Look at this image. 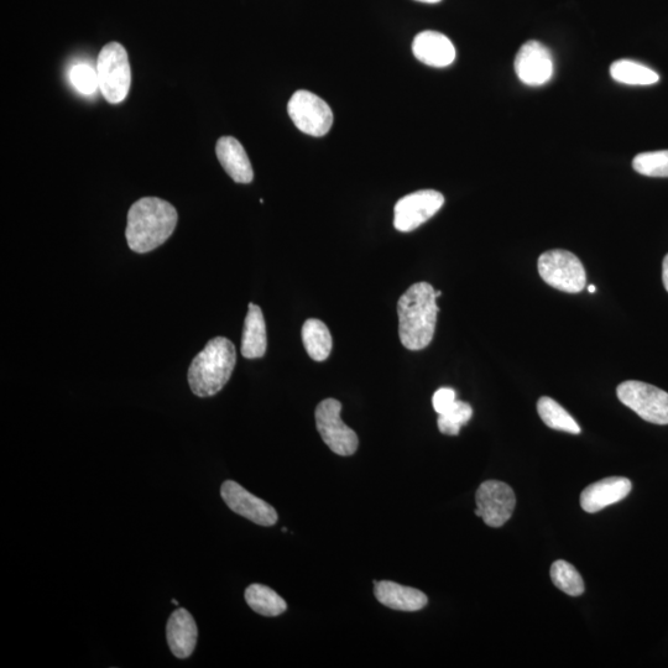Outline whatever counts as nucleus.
Masks as SVG:
<instances>
[{
  "label": "nucleus",
  "mask_w": 668,
  "mask_h": 668,
  "mask_svg": "<svg viewBox=\"0 0 668 668\" xmlns=\"http://www.w3.org/2000/svg\"><path fill=\"white\" fill-rule=\"evenodd\" d=\"M197 625L186 609L172 613L166 626L167 644L177 659H187L193 654L197 644Z\"/></svg>",
  "instance_id": "obj_15"
},
{
  "label": "nucleus",
  "mask_w": 668,
  "mask_h": 668,
  "mask_svg": "<svg viewBox=\"0 0 668 668\" xmlns=\"http://www.w3.org/2000/svg\"><path fill=\"white\" fill-rule=\"evenodd\" d=\"M172 603H174L175 605L179 604V603H177V600H175V599H172Z\"/></svg>",
  "instance_id": "obj_31"
},
{
  "label": "nucleus",
  "mask_w": 668,
  "mask_h": 668,
  "mask_svg": "<svg viewBox=\"0 0 668 668\" xmlns=\"http://www.w3.org/2000/svg\"><path fill=\"white\" fill-rule=\"evenodd\" d=\"M416 2L427 3V4H437L442 2V0H416Z\"/></svg>",
  "instance_id": "obj_29"
},
{
  "label": "nucleus",
  "mask_w": 668,
  "mask_h": 668,
  "mask_svg": "<svg viewBox=\"0 0 668 668\" xmlns=\"http://www.w3.org/2000/svg\"><path fill=\"white\" fill-rule=\"evenodd\" d=\"M302 342L307 354L315 362H325L330 357L333 341L330 330L316 318H310L302 326Z\"/></svg>",
  "instance_id": "obj_19"
},
{
  "label": "nucleus",
  "mask_w": 668,
  "mask_h": 668,
  "mask_svg": "<svg viewBox=\"0 0 668 668\" xmlns=\"http://www.w3.org/2000/svg\"><path fill=\"white\" fill-rule=\"evenodd\" d=\"M515 71L527 86L546 85L555 71L550 50L540 41H527L516 55Z\"/></svg>",
  "instance_id": "obj_12"
},
{
  "label": "nucleus",
  "mask_w": 668,
  "mask_h": 668,
  "mask_svg": "<svg viewBox=\"0 0 668 668\" xmlns=\"http://www.w3.org/2000/svg\"><path fill=\"white\" fill-rule=\"evenodd\" d=\"M374 594L384 607L400 612H419L429 603L426 594L419 589L401 586V584L374 581Z\"/></svg>",
  "instance_id": "obj_16"
},
{
  "label": "nucleus",
  "mask_w": 668,
  "mask_h": 668,
  "mask_svg": "<svg viewBox=\"0 0 668 668\" xmlns=\"http://www.w3.org/2000/svg\"><path fill=\"white\" fill-rule=\"evenodd\" d=\"M99 90L111 104H119L128 97L132 85L127 50L119 43H109L99 52L97 59Z\"/></svg>",
  "instance_id": "obj_4"
},
{
  "label": "nucleus",
  "mask_w": 668,
  "mask_h": 668,
  "mask_svg": "<svg viewBox=\"0 0 668 668\" xmlns=\"http://www.w3.org/2000/svg\"><path fill=\"white\" fill-rule=\"evenodd\" d=\"M287 112L300 132L311 137H323L333 125V112L322 98L309 91H297L292 95Z\"/></svg>",
  "instance_id": "obj_8"
},
{
  "label": "nucleus",
  "mask_w": 668,
  "mask_h": 668,
  "mask_svg": "<svg viewBox=\"0 0 668 668\" xmlns=\"http://www.w3.org/2000/svg\"><path fill=\"white\" fill-rule=\"evenodd\" d=\"M633 489L628 478L610 477L599 480L583 490L581 506L586 513L596 514L598 511L617 504L628 497Z\"/></svg>",
  "instance_id": "obj_13"
},
{
  "label": "nucleus",
  "mask_w": 668,
  "mask_h": 668,
  "mask_svg": "<svg viewBox=\"0 0 668 668\" xmlns=\"http://www.w3.org/2000/svg\"><path fill=\"white\" fill-rule=\"evenodd\" d=\"M537 412L550 429L572 433V435H579L582 431L568 411L549 396H542L537 403Z\"/></svg>",
  "instance_id": "obj_22"
},
{
  "label": "nucleus",
  "mask_w": 668,
  "mask_h": 668,
  "mask_svg": "<svg viewBox=\"0 0 668 668\" xmlns=\"http://www.w3.org/2000/svg\"><path fill=\"white\" fill-rule=\"evenodd\" d=\"M437 295L429 283L411 285L398 302L399 336L403 346L409 351H422L435 336L437 315Z\"/></svg>",
  "instance_id": "obj_1"
},
{
  "label": "nucleus",
  "mask_w": 668,
  "mask_h": 668,
  "mask_svg": "<svg viewBox=\"0 0 668 668\" xmlns=\"http://www.w3.org/2000/svg\"><path fill=\"white\" fill-rule=\"evenodd\" d=\"M70 78L73 87L81 95L91 96L99 88L97 70L87 64H78L72 67Z\"/></svg>",
  "instance_id": "obj_26"
},
{
  "label": "nucleus",
  "mask_w": 668,
  "mask_h": 668,
  "mask_svg": "<svg viewBox=\"0 0 668 668\" xmlns=\"http://www.w3.org/2000/svg\"><path fill=\"white\" fill-rule=\"evenodd\" d=\"M237 352L228 338L216 337L192 360L189 384L198 398L215 396L227 385L236 368Z\"/></svg>",
  "instance_id": "obj_3"
},
{
  "label": "nucleus",
  "mask_w": 668,
  "mask_h": 668,
  "mask_svg": "<svg viewBox=\"0 0 668 668\" xmlns=\"http://www.w3.org/2000/svg\"><path fill=\"white\" fill-rule=\"evenodd\" d=\"M633 167L647 177H668V150L650 151L635 156Z\"/></svg>",
  "instance_id": "obj_25"
},
{
  "label": "nucleus",
  "mask_w": 668,
  "mask_h": 668,
  "mask_svg": "<svg viewBox=\"0 0 668 668\" xmlns=\"http://www.w3.org/2000/svg\"><path fill=\"white\" fill-rule=\"evenodd\" d=\"M216 154L224 170L237 184H250L254 179L252 164L243 145L233 137H222L216 145Z\"/></svg>",
  "instance_id": "obj_17"
},
{
  "label": "nucleus",
  "mask_w": 668,
  "mask_h": 668,
  "mask_svg": "<svg viewBox=\"0 0 668 668\" xmlns=\"http://www.w3.org/2000/svg\"><path fill=\"white\" fill-rule=\"evenodd\" d=\"M445 205V197L435 190L410 193L396 203L394 227L399 232L409 233L422 226Z\"/></svg>",
  "instance_id": "obj_9"
},
{
  "label": "nucleus",
  "mask_w": 668,
  "mask_h": 668,
  "mask_svg": "<svg viewBox=\"0 0 668 668\" xmlns=\"http://www.w3.org/2000/svg\"><path fill=\"white\" fill-rule=\"evenodd\" d=\"M537 268L547 285L567 294H578L587 285L586 269L568 250L555 249L541 254Z\"/></svg>",
  "instance_id": "obj_5"
},
{
  "label": "nucleus",
  "mask_w": 668,
  "mask_h": 668,
  "mask_svg": "<svg viewBox=\"0 0 668 668\" xmlns=\"http://www.w3.org/2000/svg\"><path fill=\"white\" fill-rule=\"evenodd\" d=\"M662 281H664L665 289L668 292V254L664 259V264H662Z\"/></svg>",
  "instance_id": "obj_28"
},
{
  "label": "nucleus",
  "mask_w": 668,
  "mask_h": 668,
  "mask_svg": "<svg viewBox=\"0 0 668 668\" xmlns=\"http://www.w3.org/2000/svg\"><path fill=\"white\" fill-rule=\"evenodd\" d=\"M342 404L336 399H326L318 404L315 419L317 431L323 442L338 456H353L359 446L357 433L341 419Z\"/></svg>",
  "instance_id": "obj_6"
},
{
  "label": "nucleus",
  "mask_w": 668,
  "mask_h": 668,
  "mask_svg": "<svg viewBox=\"0 0 668 668\" xmlns=\"http://www.w3.org/2000/svg\"><path fill=\"white\" fill-rule=\"evenodd\" d=\"M596 290H597L596 286H594V285L588 286V291L589 292H596Z\"/></svg>",
  "instance_id": "obj_30"
},
{
  "label": "nucleus",
  "mask_w": 668,
  "mask_h": 668,
  "mask_svg": "<svg viewBox=\"0 0 668 668\" xmlns=\"http://www.w3.org/2000/svg\"><path fill=\"white\" fill-rule=\"evenodd\" d=\"M553 584L568 596L578 597L584 592V582L581 574L571 563L556 561L551 567Z\"/></svg>",
  "instance_id": "obj_23"
},
{
  "label": "nucleus",
  "mask_w": 668,
  "mask_h": 668,
  "mask_svg": "<svg viewBox=\"0 0 668 668\" xmlns=\"http://www.w3.org/2000/svg\"><path fill=\"white\" fill-rule=\"evenodd\" d=\"M245 600L255 613L263 617H279L286 612L287 604L273 589L263 584H252L245 591Z\"/></svg>",
  "instance_id": "obj_20"
},
{
  "label": "nucleus",
  "mask_w": 668,
  "mask_h": 668,
  "mask_svg": "<svg viewBox=\"0 0 668 668\" xmlns=\"http://www.w3.org/2000/svg\"><path fill=\"white\" fill-rule=\"evenodd\" d=\"M266 348H268V337H266L263 311L259 306L249 304L242 338L243 357L247 359L263 358Z\"/></svg>",
  "instance_id": "obj_18"
},
{
  "label": "nucleus",
  "mask_w": 668,
  "mask_h": 668,
  "mask_svg": "<svg viewBox=\"0 0 668 668\" xmlns=\"http://www.w3.org/2000/svg\"><path fill=\"white\" fill-rule=\"evenodd\" d=\"M618 399L641 419L655 425H668V393L654 385L636 380L621 383Z\"/></svg>",
  "instance_id": "obj_7"
},
{
  "label": "nucleus",
  "mask_w": 668,
  "mask_h": 668,
  "mask_svg": "<svg viewBox=\"0 0 668 668\" xmlns=\"http://www.w3.org/2000/svg\"><path fill=\"white\" fill-rule=\"evenodd\" d=\"M614 81L629 86H651L660 81L657 72L633 60H619L610 66Z\"/></svg>",
  "instance_id": "obj_21"
},
{
  "label": "nucleus",
  "mask_w": 668,
  "mask_h": 668,
  "mask_svg": "<svg viewBox=\"0 0 668 668\" xmlns=\"http://www.w3.org/2000/svg\"><path fill=\"white\" fill-rule=\"evenodd\" d=\"M417 60L431 67H447L456 60V48L446 35L437 31H422L412 43Z\"/></svg>",
  "instance_id": "obj_14"
},
{
  "label": "nucleus",
  "mask_w": 668,
  "mask_h": 668,
  "mask_svg": "<svg viewBox=\"0 0 668 668\" xmlns=\"http://www.w3.org/2000/svg\"><path fill=\"white\" fill-rule=\"evenodd\" d=\"M224 503L234 513L243 518L253 521L260 526H273L278 523V513L270 504L263 499L255 497L233 480L224 482L221 488Z\"/></svg>",
  "instance_id": "obj_11"
},
{
  "label": "nucleus",
  "mask_w": 668,
  "mask_h": 668,
  "mask_svg": "<svg viewBox=\"0 0 668 668\" xmlns=\"http://www.w3.org/2000/svg\"><path fill=\"white\" fill-rule=\"evenodd\" d=\"M476 501V515L490 527H501L508 523L516 505L514 490L499 480H488L480 484Z\"/></svg>",
  "instance_id": "obj_10"
},
{
  "label": "nucleus",
  "mask_w": 668,
  "mask_h": 668,
  "mask_svg": "<svg viewBox=\"0 0 668 668\" xmlns=\"http://www.w3.org/2000/svg\"><path fill=\"white\" fill-rule=\"evenodd\" d=\"M179 216L171 203L158 197H144L134 203L128 212L125 237L134 253L151 252L174 233Z\"/></svg>",
  "instance_id": "obj_2"
},
{
  "label": "nucleus",
  "mask_w": 668,
  "mask_h": 668,
  "mask_svg": "<svg viewBox=\"0 0 668 668\" xmlns=\"http://www.w3.org/2000/svg\"><path fill=\"white\" fill-rule=\"evenodd\" d=\"M472 406L464 401L456 400L450 409L438 415L437 425L443 435L457 436L463 426L472 419Z\"/></svg>",
  "instance_id": "obj_24"
},
{
  "label": "nucleus",
  "mask_w": 668,
  "mask_h": 668,
  "mask_svg": "<svg viewBox=\"0 0 668 668\" xmlns=\"http://www.w3.org/2000/svg\"><path fill=\"white\" fill-rule=\"evenodd\" d=\"M457 394L456 390L452 388H441L433 394L432 405L433 409L437 412L438 415L443 414V412L450 409V407L456 403Z\"/></svg>",
  "instance_id": "obj_27"
}]
</instances>
